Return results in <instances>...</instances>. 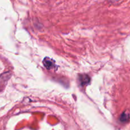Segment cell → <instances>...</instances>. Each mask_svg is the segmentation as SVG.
Returning a JSON list of instances; mask_svg holds the SVG:
<instances>
[{
    "mask_svg": "<svg viewBox=\"0 0 130 130\" xmlns=\"http://www.w3.org/2000/svg\"><path fill=\"white\" fill-rule=\"evenodd\" d=\"M113 1H116V2H118V1H119V0H113Z\"/></svg>",
    "mask_w": 130,
    "mask_h": 130,
    "instance_id": "5b68a950",
    "label": "cell"
},
{
    "mask_svg": "<svg viewBox=\"0 0 130 130\" xmlns=\"http://www.w3.org/2000/svg\"><path fill=\"white\" fill-rule=\"evenodd\" d=\"M120 121L122 123H126L130 121V112L129 111H125L121 114L119 118Z\"/></svg>",
    "mask_w": 130,
    "mask_h": 130,
    "instance_id": "277c9868",
    "label": "cell"
},
{
    "mask_svg": "<svg viewBox=\"0 0 130 130\" xmlns=\"http://www.w3.org/2000/svg\"><path fill=\"white\" fill-rule=\"evenodd\" d=\"M78 81L82 86L88 84L90 82V78L87 75H80L78 76Z\"/></svg>",
    "mask_w": 130,
    "mask_h": 130,
    "instance_id": "7a4b0ae2",
    "label": "cell"
},
{
    "mask_svg": "<svg viewBox=\"0 0 130 130\" xmlns=\"http://www.w3.org/2000/svg\"><path fill=\"white\" fill-rule=\"evenodd\" d=\"M43 64L45 67L46 68L50 70L53 68L54 67H55V62L54 61H52V59H51L48 58V57H46V58L44 59L43 61Z\"/></svg>",
    "mask_w": 130,
    "mask_h": 130,
    "instance_id": "3957f363",
    "label": "cell"
},
{
    "mask_svg": "<svg viewBox=\"0 0 130 130\" xmlns=\"http://www.w3.org/2000/svg\"><path fill=\"white\" fill-rule=\"evenodd\" d=\"M10 77L11 75L10 72H7V73H4L1 75V76H0V91H2L3 88H5Z\"/></svg>",
    "mask_w": 130,
    "mask_h": 130,
    "instance_id": "6da1fadb",
    "label": "cell"
}]
</instances>
